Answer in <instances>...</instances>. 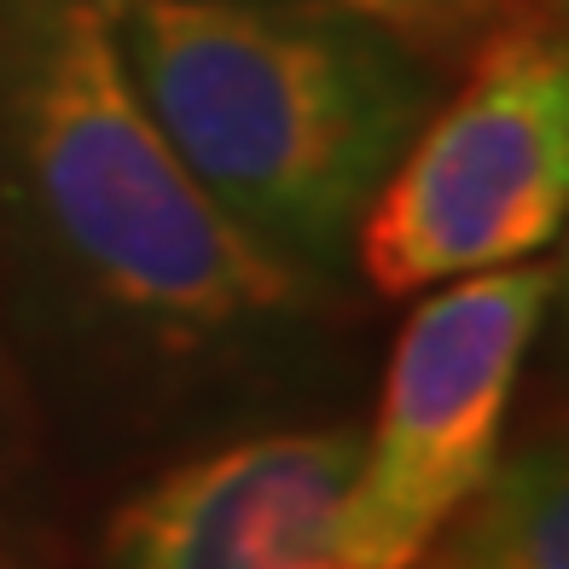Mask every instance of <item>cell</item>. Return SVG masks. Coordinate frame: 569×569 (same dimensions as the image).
<instances>
[{
    "label": "cell",
    "instance_id": "1",
    "mask_svg": "<svg viewBox=\"0 0 569 569\" xmlns=\"http://www.w3.org/2000/svg\"><path fill=\"white\" fill-rule=\"evenodd\" d=\"M128 76L203 198L302 284L338 279L436 111V64L331 0H106Z\"/></svg>",
    "mask_w": 569,
    "mask_h": 569
},
{
    "label": "cell",
    "instance_id": "10",
    "mask_svg": "<svg viewBox=\"0 0 569 569\" xmlns=\"http://www.w3.org/2000/svg\"><path fill=\"white\" fill-rule=\"evenodd\" d=\"M552 7H558V12H563V18H569V0H552Z\"/></svg>",
    "mask_w": 569,
    "mask_h": 569
},
{
    "label": "cell",
    "instance_id": "5",
    "mask_svg": "<svg viewBox=\"0 0 569 569\" xmlns=\"http://www.w3.org/2000/svg\"><path fill=\"white\" fill-rule=\"evenodd\" d=\"M355 448L349 425L203 448L111 517L99 569H338L331 517Z\"/></svg>",
    "mask_w": 569,
    "mask_h": 569
},
{
    "label": "cell",
    "instance_id": "4",
    "mask_svg": "<svg viewBox=\"0 0 569 569\" xmlns=\"http://www.w3.org/2000/svg\"><path fill=\"white\" fill-rule=\"evenodd\" d=\"M547 291V262H517L419 297L331 517L338 569H419L471 511L506 453Z\"/></svg>",
    "mask_w": 569,
    "mask_h": 569
},
{
    "label": "cell",
    "instance_id": "6",
    "mask_svg": "<svg viewBox=\"0 0 569 569\" xmlns=\"http://www.w3.org/2000/svg\"><path fill=\"white\" fill-rule=\"evenodd\" d=\"M442 547L471 569H569V419L500 453Z\"/></svg>",
    "mask_w": 569,
    "mask_h": 569
},
{
    "label": "cell",
    "instance_id": "3",
    "mask_svg": "<svg viewBox=\"0 0 569 569\" xmlns=\"http://www.w3.org/2000/svg\"><path fill=\"white\" fill-rule=\"evenodd\" d=\"M471 47L459 93L425 117L360 221L355 262L378 297L535 262L569 221V18L506 0Z\"/></svg>",
    "mask_w": 569,
    "mask_h": 569
},
{
    "label": "cell",
    "instance_id": "7",
    "mask_svg": "<svg viewBox=\"0 0 569 569\" xmlns=\"http://www.w3.org/2000/svg\"><path fill=\"white\" fill-rule=\"evenodd\" d=\"M331 7H349L360 18H378L383 30L407 36L419 53H453V47L477 41L488 23L500 18L506 0H331Z\"/></svg>",
    "mask_w": 569,
    "mask_h": 569
},
{
    "label": "cell",
    "instance_id": "8",
    "mask_svg": "<svg viewBox=\"0 0 569 569\" xmlns=\"http://www.w3.org/2000/svg\"><path fill=\"white\" fill-rule=\"evenodd\" d=\"M547 273H552V291H547V320H540V338L547 343H535V349H547L552 367L569 383V221L558 232V262H547Z\"/></svg>",
    "mask_w": 569,
    "mask_h": 569
},
{
    "label": "cell",
    "instance_id": "2",
    "mask_svg": "<svg viewBox=\"0 0 569 569\" xmlns=\"http://www.w3.org/2000/svg\"><path fill=\"white\" fill-rule=\"evenodd\" d=\"M0 163L76 291L163 360H227L320 297L203 198L106 0H0Z\"/></svg>",
    "mask_w": 569,
    "mask_h": 569
},
{
    "label": "cell",
    "instance_id": "9",
    "mask_svg": "<svg viewBox=\"0 0 569 569\" xmlns=\"http://www.w3.org/2000/svg\"><path fill=\"white\" fill-rule=\"evenodd\" d=\"M419 569H471V563H465V558H459L453 547H436V552H430V558H425Z\"/></svg>",
    "mask_w": 569,
    "mask_h": 569
}]
</instances>
